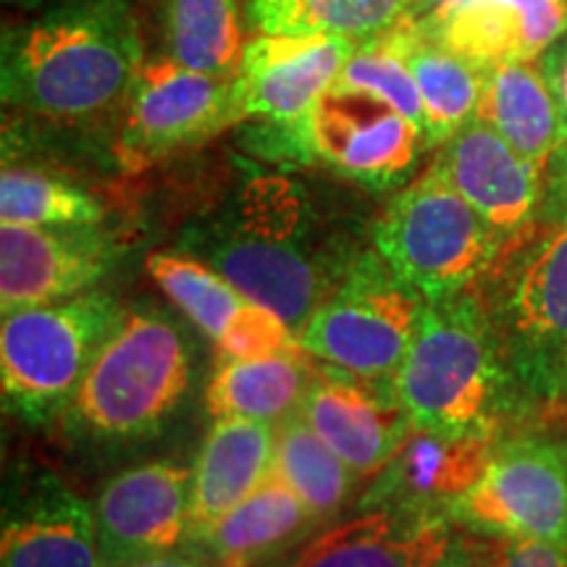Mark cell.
I'll use <instances>...</instances> for the list:
<instances>
[{
  "label": "cell",
  "instance_id": "cell-15",
  "mask_svg": "<svg viewBox=\"0 0 567 567\" xmlns=\"http://www.w3.org/2000/svg\"><path fill=\"white\" fill-rule=\"evenodd\" d=\"M147 274L221 358L305 350L297 331L279 313L247 297L205 260L155 252L147 258Z\"/></svg>",
  "mask_w": 567,
  "mask_h": 567
},
{
  "label": "cell",
  "instance_id": "cell-8",
  "mask_svg": "<svg viewBox=\"0 0 567 567\" xmlns=\"http://www.w3.org/2000/svg\"><path fill=\"white\" fill-rule=\"evenodd\" d=\"M492 321L517 384L542 400L567 396V224L517 255Z\"/></svg>",
  "mask_w": 567,
  "mask_h": 567
},
{
  "label": "cell",
  "instance_id": "cell-16",
  "mask_svg": "<svg viewBox=\"0 0 567 567\" xmlns=\"http://www.w3.org/2000/svg\"><path fill=\"white\" fill-rule=\"evenodd\" d=\"M116 258L95 226H0V308L13 313L34 305L80 297L109 274Z\"/></svg>",
  "mask_w": 567,
  "mask_h": 567
},
{
  "label": "cell",
  "instance_id": "cell-28",
  "mask_svg": "<svg viewBox=\"0 0 567 567\" xmlns=\"http://www.w3.org/2000/svg\"><path fill=\"white\" fill-rule=\"evenodd\" d=\"M274 471L300 496L313 517L337 513L360 476L310 429L302 413L276 423Z\"/></svg>",
  "mask_w": 567,
  "mask_h": 567
},
{
  "label": "cell",
  "instance_id": "cell-12",
  "mask_svg": "<svg viewBox=\"0 0 567 567\" xmlns=\"http://www.w3.org/2000/svg\"><path fill=\"white\" fill-rule=\"evenodd\" d=\"M358 42L337 34H264L245 42L234 74L239 122L264 118L274 126H302L334 87Z\"/></svg>",
  "mask_w": 567,
  "mask_h": 567
},
{
  "label": "cell",
  "instance_id": "cell-36",
  "mask_svg": "<svg viewBox=\"0 0 567 567\" xmlns=\"http://www.w3.org/2000/svg\"><path fill=\"white\" fill-rule=\"evenodd\" d=\"M59 3H66V0H6V6H11V9H21V11H42Z\"/></svg>",
  "mask_w": 567,
  "mask_h": 567
},
{
  "label": "cell",
  "instance_id": "cell-19",
  "mask_svg": "<svg viewBox=\"0 0 567 567\" xmlns=\"http://www.w3.org/2000/svg\"><path fill=\"white\" fill-rule=\"evenodd\" d=\"M276 425L216 417L189 471V538H200L274 473Z\"/></svg>",
  "mask_w": 567,
  "mask_h": 567
},
{
  "label": "cell",
  "instance_id": "cell-27",
  "mask_svg": "<svg viewBox=\"0 0 567 567\" xmlns=\"http://www.w3.org/2000/svg\"><path fill=\"white\" fill-rule=\"evenodd\" d=\"M410 0H245V19L264 34H337L363 42L405 19Z\"/></svg>",
  "mask_w": 567,
  "mask_h": 567
},
{
  "label": "cell",
  "instance_id": "cell-29",
  "mask_svg": "<svg viewBox=\"0 0 567 567\" xmlns=\"http://www.w3.org/2000/svg\"><path fill=\"white\" fill-rule=\"evenodd\" d=\"M0 221L17 226H97L103 205L87 189L40 168L6 166L0 176Z\"/></svg>",
  "mask_w": 567,
  "mask_h": 567
},
{
  "label": "cell",
  "instance_id": "cell-10",
  "mask_svg": "<svg viewBox=\"0 0 567 567\" xmlns=\"http://www.w3.org/2000/svg\"><path fill=\"white\" fill-rule=\"evenodd\" d=\"M473 534L567 549V457L523 439L492 452L476 484L446 509Z\"/></svg>",
  "mask_w": 567,
  "mask_h": 567
},
{
  "label": "cell",
  "instance_id": "cell-32",
  "mask_svg": "<svg viewBox=\"0 0 567 567\" xmlns=\"http://www.w3.org/2000/svg\"><path fill=\"white\" fill-rule=\"evenodd\" d=\"M492 567H567V549L544 542H507Z\"/></svg>",
  "mask_w": 567,
  "mask_h": 567
},
{
  "label": "cell",
  "instance_id": "cell-13",
  "mask_svg": "<svg viewBox=\"0 0 567 567\" xmlns=\"http://www.w3.org/2000/svg\"><path fill=\"white\" fill-rule=\"evenodd\" d=\"M450 513L373 507L326 530L284 567H473Z\"/></svg>",
  "mask_w": 567,
  "mask_h": 567
},
{
  "label": "cell",
  "instance_id": "cell-14",
  "mask_svg": "<svg viewBox=\"0 0 567 567\" xmlns=\"http://www.w3.org/2000/svg\"><path fill=\"white\" fill-rule=\"evenodd\" d=\"M434 166L484 218L505 250L538 226L544 172L481 118L436 147Z\"/></svg>",
  "mask_w": 567,
  "mask_h": 567
},
{
  "label": "cell",
  "instance_id": "cell-3",
  "mask_svg": "<svg viewBox=\"0 0 567 567\" xmlns=\"http://www.w3.org/2000/svg\"><path fill=\"white\" fill-rule=\"evenodd\" d=\"M205 264L300 331L344 268L318 258L300 205L281 182L247 187L245 200L205 239Z\"/></svg>",
  "mask_w": 567,
  "mask_h": 567
},
{
  "label": "cell",
  "instance_id": "cell-4",
  "mask_svg": "<svg viewBox=\"0 0 567 567\" xmlns=\"http://www.w3.org/2000/svg\"><path fill=\"white\" fill-rule=\"evenodd\" d=\"M375 252L423 300L463 295L492 271L505 245L431 163L373 221Z\"/></svg>",
  "mask_w": 567,
  "mask_h": 567
},
{
  "label": "cell",
  "instance_id": "cell-26",
  "mask_svg": "<svg viewBox=\"0 0 567 567\" xmlns=\"http://www.w3.org/2000/svg\"><path fill=\"white\" fill-rule=\"evenodd\" d=\"M163 55L213 76H234L245 53L243 0H161Z\"/></svg>",
  "mask_w": 567,
  "mask_h": 567
},
{
  "label": "cell",
  "instance_id": "cell-21",
  "mask_svg": "<svg viewBox=\"0 0 567 567\" xmlns=\"http://www.w3.org/2000/svg\"><path fill=\"white\" fill-rule=\"evenodd\" d=\"M0 567H103L95 505L66 488L40 494L3 523Z\"/></svg>",
  "mask_w": 567,
  "mask_h": 567
},
{
  "label": "cell",
  "instance_id": "cell-17",
  "mask_svg": "<svg viewBox=\"0 0 567 567\" xmlns=\"http://www.w3.org/2000/svg\"><path fill=\"white\" fill-rule=\"evenodd\" d=\"M103 567L179 549L189 538V471L158 460L118 473L95 499Z\"/></svg>",
  "mask_w": 567,
  "mask_h": 567
},
{
  "label": "cell",
  "instance_id": "cell-23",
  "mask_svg": "<svg viewBox=\"0 0 567 567\" xmlns=\"http://www.w3.org/2000/svg\"><path fill=\"white\" fill-rule=\"evenodd\" d=\"M534 166H549L565 140V122L538 61H505L486 69L478 116Z\"/></svg>",
  "mask_w": 567,
  "mask_h": 567
},
{
  "label": "cell",
  "instance_id": "cell-18",
  "mask_svg": "<svg viewBox=\"0 0 567 567\" xmlns=\"http://www.w3.org/2000/svg\"><path fill=\"white\" fill-rule=\"evenodd\" d=\"M360 375L318 365V375L302 402V417L360 478L379 476L413 434V423L392 396Z\"/></svg>",
  "mask_w": 567,
  "mask_h": 567
},
{
  "label": "cell",
  "instance_id": "cell-34",
  "mask_svg": "<svg viewBox=\"0 0 567 567\" xmlns=\"http://www.w3.org/2000/svg\"><path fill=\"white\" fill-rule=\"evenodd\" d=\"M473 0H410L405 19L408 24H413L415 30H434L436 24H442L446 17L465 9Z\"/></svg>",
  "mask_w": 567,
  "mask_h": 567
},
{
  "label": "cell",
  "instance_id": "cell-2",
  "mask_svg": "<svg viewBox=\"0 0 567 567\" xmlns=\"http://www.w3.org/2000/svg\"><path fill=\"white\" fill-rule=\"evenodd\" d=\"M513 379L492 313L467 289L423 302L392 392L415 431L494 439L509 405Z\"/></svg>",
  "mask_w": 567,
  "mask_h": 567
},
{
  "label": "cell",
  "instance_id": "cell-1",
  "mask_svg": "<svg viewBox=\"0 0 567 567\" xmlns=\"http://www.w3.org/2000/svg\"><path fill=\"white\" fill-rule=\"evenodd\" d=\"M3 34V103L84 122L124 105L142 69L130 0H66Z\"/></svg>",
  "mask_w": 567,
  "mask_h": 567
},
{
  "label": "cell",
  "instance_id": "cell-22",
  "mask_svg": "<svg viewBox=\"0 0 567 567\" xmlns=\"http://www.w3.org/2000/svg\"><path fill=\"white\" fill-rule=\"evenodd\" d=\"M308 350L221 358L208 381L205 402L213 417H250L281 423L300 413L318 375Z\"/></svg>",
  "mask_w": 567,
  "mask_h": 567
},
{
  "label": "cell",
  "instance_id": "cell-7",
  "mask_svg": "<svg viewBox=\"0 0 567 567\" xmlns=\"http://www.w3.org/2000/svg\"><path fill=\"white\" fill-rule=\"evenodd\" d=\"M423 302L379 252L360 255L297 337L326 365L368 381L394 379L413 344Z\"/></svg>",
  "mask_w": 567,
  "mask_h": 567
},
{
  "label": "cell",
  "instance_id": "cell-33",
  "mask_svg": "<svg viewBox=\"0 0 567 567\" xmlns=\"http://www.w3.org/2000/svg\"><path fill=\"white\" fill-rule=\"evenodd\" d=\"M544 69V76H547L551 92H555L559 113H563L565 122V137H567V34L557 45H551L547 53L538 59Z\"/></svg>",
  "mask_w": 567,
  "mask_h": 567
},
{
  "label": "cell",
  "instance_id": "cell-20",
  "mask_svg": "<svg viewBox=\"0 0 567 567\" xmlns=\"http://www.w3.org/2000/svg\"><path fill=\"white\" fill-rule=\"evenodd\" d=\"M492 439H455L413 431L365 494L368 507L450 509L476 484L492 457Z\"/></svg>",
  "mask_w": 567,
  "mask_h": 567
},
{
  "label": "cell",
  "instance_id": "cell-9",
  "mask_svg": "<svg viewBox=\"0 0 567 567\" xmlns=\"http://www.w3.org/2000/svg\"><path fill=\"white\" fill-rule=\"evenodd\" d=\"M239 122L234 76H213L172 59L145 61L124 101L116 158L142 172Z\"/></svg>",
  "mask_w": 567,
  "mask_h": 567
},
{
  "label": "cell",
  "instance_id": "cell-24",
  "mask_svg": "<svg viewBox=\"0 0 567 567\" xmlns=\"http://www.w3.org/2000/svg\"><path fill=\"white\" fill-rule=\"evenodd\" d=\"M310 520H316L313 513L274 471L258 492L226 513L197 542L205 544L216 567H258Z\"/></svg>",
  "mask_w": 567,
  "mask_h": 567
},
{
  "label": "cell",
  "instance_id": "cell-30",
  "mask_svg": "<svg viewBox=\"0 0 567 567\" xmlns=\"http://www.w3.org/2000/svg\"><path fill=\"white\" fill-rule=\"evenodd\" d=\"M334 87L379 97L423 130V101L408 61V27L402 21L358 42Z\"/></svg>",
  "mask_w": 567,
  "mask_h": 567
},
{
  "label": "cell",
  "instance_id": "cell-6",
  "mask_svg": "<svg viewBox=\"0 0 567 567\" xmlns=\"http://www.w3.org/2000/svg\"><path fill=\"white\" fill-rule=\"evenodd\" d=\"M122 313L116 300L97 289L3 313L0 381L6 405L32 423L53 421L69 410Z\"/></svg>",
  "mask_w": 567,
  "mask_h": 567
},
{
  "label": "cell",
  "instance_id": "cell-5",
  "mask_svg": "<svg viewBox=\"0 0 567 567\" xmlns=\"http://www.w3.org/2000/svg\"><path fill=\"white\" fill-rule=\"evenodd\" d=\"M187 389V339L168 318L132 310L113 326L69 415L92 436H145L161 429Z\"/></svg>",
  "mask_w": 567,
  "mask_h": 567
},
{
  "label": "cell",
  "instance_id": "cell-35",
  "mask_svg": "<svg viewBox=\"0 0 567 567\" xmlns=\"http://www.w3.org/2000/svg\"><path fill=\"white\" fill-rule=\"evenodd\" d=\"M116 567H216L210 557H200V555H189V551H161V555H151V557H140L132 559V563L116 565Z\"/></svg>",
  "mask_w": 567,
  "mask_h": 567
},
{
  "label": "cell",
  "instance_id": "cell-25",
  "mask_svg": "<svg viewBox=\"0 0 567 567\" xmlns=\"http://www.w3.org/2000/svg\"><path fill=\"white\" fill-rule=\"evenodd\" d=\"M402 24L408 27V61L423 101L425 147L436 151L478 116L486 69L425 38L408 21Z\"/></svg>",
  "mask_w": 567,
  "mask_h": 567
},
{
  "label": "cell",
  "instance_id": "cell-31",
  "mask_svg": "<svg viewBox=\"0 0 567 567\" xmlns=\"http://www.w3.org/2000/svg\"><path fill=\"white\" fill-rule=\"evenodd\" d=\"M538 224L547 226L567 224V137L551 155L549 166L544 168V197Z\"/></svg>",
  "mask_w": 567,
  "mask_h": 567
},
{
  "label": "cell",
  "instance_id": "cell-11",
  "mask_svg": "<svg viewBox=\"0 0 567 567\" xmlns=\"http://www.w3.org/2000/svg\"><path fill=\"white\" fill-rule=\"evenodd\" d=\"M310 161L347 179L389 189L408 179L425 147L423 130L379 97L331 87L308 118Z\"/></svg>",
  "mask_w": 567,
  "mask_h": 567
}]
</instances>
